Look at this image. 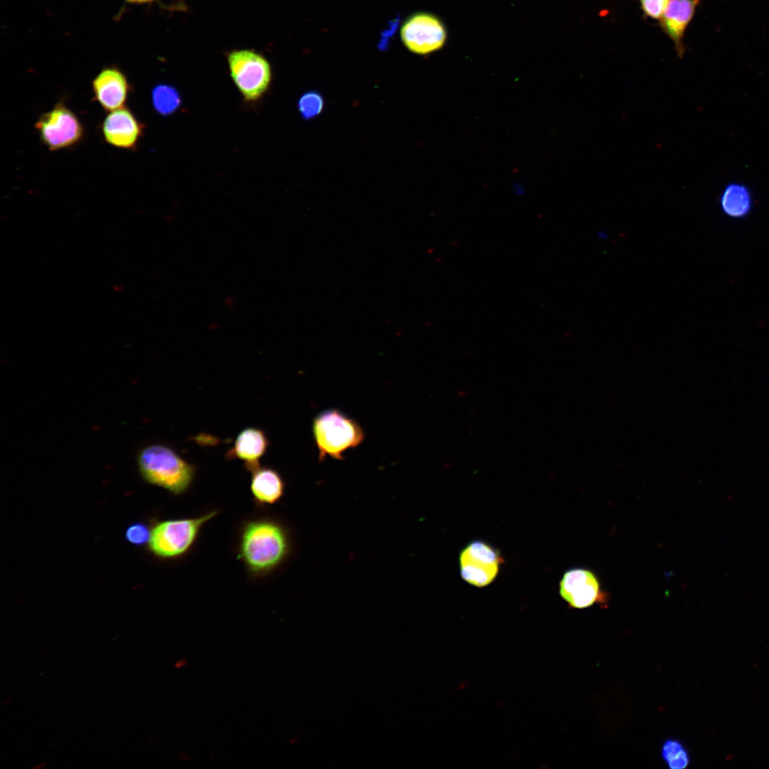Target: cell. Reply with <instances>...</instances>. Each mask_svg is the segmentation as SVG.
Segmentation results:
<instances>
[{
    "label": "cell",
    "mask_w": 769,
    "mask_h": 769,
    "mask_svg": "<svg viewBox=\"0 0 769 769\" xmlns=\"http://www.w3.org/2000/svg\"><path fill=\"white\" fill-rule=\"evenodd\" d=\"M289 540L278 522L268 518L250 520L240 530L238 558L253 576L267 575L286 558Z\"/></svg>",
    "instance_id": "cell-1"
},
{
    "label": "cell",
    "mask_w": 769,
    "mask_h": 769,
    "mask_svg": "<svg viewBox=\"0 0 769 769\" xmlns=\"http://www.w3.org/2000/svg\"><path fill=\"white\" fill-rule=\"evenodd\" d=\"M137 464L142 478L174 495H182L190 488L196 468L172 448L160 444L143 447Z\"/></svg>",
    "instance_id": "cell-2"
},
{
    "label": "cell",
    "mask_w": 769,
    "mask_h": 769,
    "mask_svg": "<svg viewBox=\"0 0 769 769\" xmlns=\"http://www.w3.org/2000/svg\"><path fill=\"white\" fill-rule=\"evenodd\" d=\"M313 433L319 451V460L327 456L343 459V453L359 446L365 439L361 426L338 409L324 411L313 422Z\"/></svg>",
    "instance_id": "cell-3"
},
{
    "label": "cell",
    "mask_w": 769,
    "mask_h": 769,
    "mask_svg": "<svg viewBox=\"0 0 769 769\" xmlns=\"http://www.w3.org/2000/svg\"><path fill=\"white\" fill-rule=\"evenodd\" d=\"M217 513V511H212L197 517L169 519L158 523L151 530L150 550L160 558H181L192 548L203 526Z\"/></svg>",
    "instance_id": "cell-4"
},
{
    "label": "cell",
    "mask_w": 769,
    "mask_h": 769,
    "mask_svg": "<svg viewBox=\"0 0 769 769\" xmlns=\"http://www.w3.org/2000/svg\"><path fill=\"white\" fill-rule=\"evenodd\" d=\"M230 76L246 103H255L268 91L272 80L271 67L261 53L251 50L233 51L227 56Z\"/></svg>",
    "instance_id": "cell-5"
},
{
    "label": "cell",
    "mask_w": 769,
    "mask_h": 769,
    "mask_svg": "<svg viewBox=\"0 0 769 769\" xmlns=\"http://www.w3.org/2000/svg\"><path fill=\"white\" fill-rule=\"evenodd\" d=\"M41 142L50 150L72 147L83 138V127L77 115L63 103L40 116L35 124Z\"/></svg>",
    "instance_id": "cell-6"
},
{
    "label": "cell",
    "mask_w": 769,
    "mask_h": 769,
    "mask_svg": "<svg viewBox=\"0 0 769 769\" xmlns=\"http://www.w3.org/2000/svg\"><path fill=\"white\" fill-rule=\"evenodd\" d=\"M400 37L409 51L417 55H428L445 45L447 31L442 21L434 14L417 12L404 21Z\"/></svg>",
    "instance_id": "cell-7"
},
{
    "label": "cell",
    "mask_w": 769,
    "mask_h": 769,
    "mask_svg": "<svg viewBox=\"0 0 769 769\" xmlns=\"http://www.w3.org/2000/svg\"><path fill=\"white\" fill-rule=\"evenodd\" d=\"M502 563L497 549L484 541L474 540L460 553L461 576L471 585L485 587L494 580Z\"/></svg>",
    "instance_id": "cell-8"
},
{
    "label": "cell",
    "mask_w": 769,
    "mask_h": 769,
    "mask_svg": "<svg viewBox=\"0 0 769 769\" xmlns=\"http://www.w3.org/2000/svg\"><path fill=\"white\" fill-rule=\"evenodd\" d=\"M560 594L570 607L575 609L587 608L595 604L605 607L607 600L596 575L581 567L564 573L560 582Z\"/></svg>",
    "instance_id": "cell-9"
},
{
    "label": "cell",
    "mask_w": 769,
    "mask_h": 769,
    "mask_svg": "<svg viewBox=\"0 0 769 769\" xmlns=\"http://www.w3.org/2000/svg\"><path fill=\"white\" fill-rule=\"evenodd\" d=\"M143 128L144 125L125 107L111 111L102 125L105 141L122 149L134 148L142 135Z\"/></svg>",
    "instance_id": "cell-10"
},
{
    "label": "cell",
    "mask_w": 769,
    "mask_h": 769,
    "mask_svg": "<svg viewBox=\"0 0 769 769\" xmlns=\"http://www.w3.org/2000/svg\"><path fill=\"white\" fill-rule=\"evenodd\" d=\"M702 0H670L659 21L661 31L674 43L677 56L685 53L684 38Z\"/></svg>",
    "instance_id": "cell-11"
},
{
    "label": "cell",
    "mask_w": 769,
    "mask_h": 769,
    "mask_svg": "<svg viewBox=\"0 0 769 769\" xmlns=\"http://www.w3.org/2000/svg\"><path fill=\"white\" fill-rule=\"evenodd\" d=\"M92 89L94 97L107 111L124 107L130 90L126 76L118 68H103L93 79Z\"/></svg>",
    "instance_id": "cell-12"
},
{
    "label": "cell",
    "mask_w": 769,
    "mask_h": 769,
    "mask_svg": "<svg viewBox=\"0 0 769 769\" xmlns=\"http://www.w3.org/2000/svg\"><path fill=\"white\" fill-rule=\"evenodd\" d=\"M269 440L266 433L256 427H246L236 436L233 446L226 452L228 460L238 459L251 472L260 466L259 460L266 454Z\"/></svg>",
    "instance_id": "cell-13"
},
{
    "label": "cell",
    "mask_w": 769,
    "mask_h": 769,
    "mask_svg": "<svg viewBox=\"0 0 769 769\" xmlns=\"http://www.w3.org/2000/svg\"><path fill=\"white\" fill-rule=\"evenodd\" d=\"M250 490L254 501L260 506L273 505L283 496L285 483L274 469L260 466L251 472Z\"/></svg>",
    "instance_id": "cell-14"
},
{
    "label": "cell",
    "mask_w": 769,
    "mask_h": 769,
    "mask_svg": "<svg viewBox=\"0 0 769 769\" xmlns=\"http://www.w3.org/2000/svg\"><path fill=\"white\" fill-rule=\"evenodd\" d=\"M719 204L723 214L731 218L741 219L752 210L753 200L749 189L743 184L733 182L723 190Z\"/></svg>",
    "instance_id": "cell-15"
},
{
    "label": "cell",
    "mask_w": 769,
    "mask_h": 769,
    "mask_svg": "<svg viewBox=\"0 0 769 769\" xmlns=\"http://www.w3.org/2000/svg\"><path fill=\"white\" fill-rule=\"evenodd\" d=\"M151 100L155 112L164 117L175 113L182 103L177 88L166 83L158 84L152 88Z\"/></svg>",
    "instance_id": "cell-16"
},
{
    "label": "cell",
    "mask_w": 769,
    "mask_h": 769,
    "mask_svg": "<svg viewBox=\"0 0 769 769\" xmlns=\"http://www.w3.org/2000/svg\"><path fill=\"white\" fill-rule=\"evenodd\" d=\"M661 756L669 769H685L691 761L688 749L681 741L674 738L664 741Z\"/></svg>",
    "instance_id": "cell-17"
},
{
    "label": "cell",
    "mask_w": 769,
    "mask_h": 769,
    "mask_svg": "<svg viewBox=\"0 0 769 769\" xmlns=\"http://www.w3.org/2000/svg\"><path fill=\"white\" fill-rule=\"evenodd\" d=\"M325 100L318 91L303 93L298 100L297 108L303 120H311L319 115L324 109Z\"/></svg>",
    "instance_id": "cell-18"
},
{
    "label": "cell",
    "mask_w": 769,
    "mask_h": 769,
    "mask_svg": "<svg viewBox=\"0 0 769 769\" xmlns=\"http://www.w3.org/2000/svg\"><path fill=\"white\" fill-rule=\"evenodd\" d=\"M645 18L659 20L666 11L670 0H639Z\"/></svg>",
    "instance_id": "cell-19"
},
{
    "label": "cell",
    "mask_w": 769,
    "mask_h": 769,
    "mask_svg": "<svg viewBox=\"0 0 769 769\" xmlns=\"http://www.w3.org/2000/svg\"><path fill=\"white\" fill-rule=\"evenodd\" d=\"M151 531L144 523H134L126 530V538L131 543L141 545L149 542Z\"/></svg>",
    "instance_id": "cell-20"
},
{
    "label": "cell",
    "mask_w": 769,
    "mask_h": 769,
    "mask_svg": "<svg viewBox=\"0 0 769 769\" xmlns=\"http://www.w3.org/2000/svg\"><path fill=\"white\" fill-rule=\"evenodd\" d=\"M126 1H128V2H130V3H145V2H148V1H153V0H126Z\"/></svg>",
    "instance_id": "cell-21"
},
{
    "label": "cell",
    "mask_w": 769,
    "mask_h": 769,
    "mask_svg": "<svg viewBox=\"0 0 769 769\" xmlns=\"http://www.w3.org/2000/svg\"><path fill=\"white\" fill-rule=\"evenodd\" d=\"M185 663H186V661H185L184 660H180V661H177V662L176 663V665H175V666H176V667H177V668H178V667H182V666H184V665L185 664Z\"/></svg>",
    "instance_id": "cell-22"
},
{
    "label": "cell",
    "mask_w": 769,
    "mask_h": 769,
    "mask_svg": "<svg viewBox=\"0 0 769 769\" xmlns=\"http://www.w3.org/2000/svg\"><path fill=\"white\" fill-rule=\"evenodd\" d=\"M598 236H600V238H607V235L605 234V233H599V234H598Z\"/></svg>",
    "instance_id": "cell-23"
},
{
    "label": "cell",
    "mask_w": 769,
    "mask_h": 769,
    "mask_svg": "<svg viewBox=\"0 0 769 769\" xmlns=\"http://www.w3.org/2000/svg\"><path fill=\"white\" fill-rule=\"evenodd\" d=\"M44 765H45L44 763L43 764H38V765L36 766V768H42Z\"/></svg>",
    "instance_id": "cell-24"
}]
</instances>
